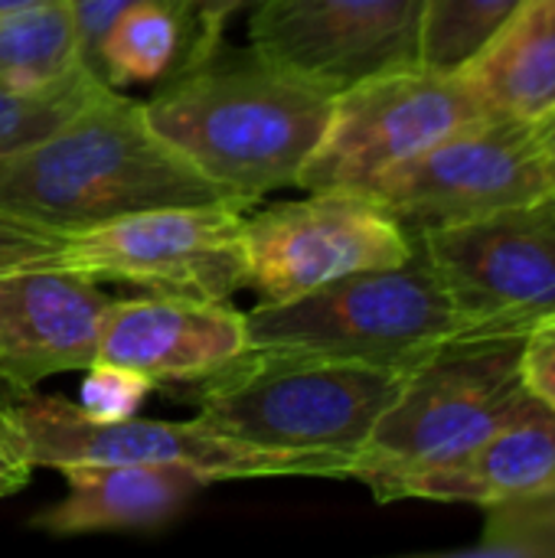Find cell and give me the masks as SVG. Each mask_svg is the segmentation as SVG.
Wrapping results in <instances>:
<instances>
[{"mask_svg": "<svg viewBox=\"0 0 555 558\" xmlns=\"http://www.w3.org/2000/svg\"><path fill=\"white\" fill-rule=\"evenodd\" d=\"M249 350L415 369L448 343L494 333L464 311L415 245L402 265L370 268L245 311Z\"/></svg>", "mask_w": 555, "mask_h": 558, "instance_id": "obj_4", "label": "cell"}, {"mask_svg": "<svg viewBox=\"0 0 555 558\" xmlns=\"http://www.w3.org/2000/svg\"><path fill=\"white\" fill-rule=\"evenodd\" d=\"M59 242H62V232L0 213V268L46 262L59 248Z\"/></svg>", "mask_w": 555, "mask_h": 558, "instance_id": "obj_26", "label": "cell"}, {"mask_svg": "<svg viewBox=\"0 0 555 558\" xmlns=\"http://www.w3.org/2000/svg\"><path fill=\"white\" fill-rule=\"evenodd\" d=\"M487 114L546 124L555 118V0H523L458 69Z\"/></svg>", "mask_w": 555, "mask_h": 558, "instance_id": "obj_17", "label": "cell"}, {"mask_svg": "<svg viewBox=\"0 0 555 558\" xmlns=\"http://www.w3.org/2000/svg\"><path fill=\"white\" fill-rule=\"evenodd\" d=\"M415 245L471 317L527 333L555 314V196L487 219L415 232Z\"/></svg>", "mask_w": 555, "mask_h": 558, "instance_id": "obj_11", "label": "cell"}, {"mask_svg": "<svg viewBox=\"0 0 555 558\" xmlns=\"http://www.w3.org/2000/svg\"><path fill=\"white\" fill-rule=\"evenodd\" d=\"M334 92L307 82L258 52L180 65L144 101L150 128L209 183L229 196L262 199L298 186L317 150Z\"/></svg>", "mask_w": 555, "mask_h": 558, "instance_id": "obj_1", "label": "cell"}, {"mask_svg": "<svg viewBox=\"0 0 555 558\" xmlns=\"http://www.w3.org/2000/svg\"><path fill=\"white\" fill-rule=\"evenodd\" d=\"M415 235L357 190H307L245 219L249 288L262 301H288L337 278L402 265Z\"/></svg>", "mask_w": 555, "mask_h": 558, "instance_id": "obj_10", "label": "cell"}, {"mask_svg": "<svg viewBox=\"0 0 555 558\" xmlns=\"http://www.w3.org/2000/svg\"><path fill=\"white\" fill-rule=\"evenodd\" d=\"M82 373H85V379L79 386V402L75 405L88 418H98V422H121V418L137 415L144 399L157 389L150 379L137 376L134 369L118 366V363L95 360Z\"/></svg>", "mask_w": 555, "mask_h": 558, "instance_id": "obj_23", "label": "cell"}, {"mask_svg": "<svg viewBox=\"0 0 555 558\" xmlns=\"http://www.w3.org/2000/svg\"><path fill=\"white\" fill-rule=\"evenodd\" d=\"M193 39V10L177 0H141L105 33L95 75L108 88L150 85L170 75Z\"/></svg>", "mask_w": 555, "mask_h": 558, "instance_id": "obj_18", "label": "cell"}, {"mask_svg": "<svg viewBox=\"0 0 555 558\" xmlns=\"http://www.w3.org/2000/svg\"><path fill=\"white\" fill-rule=\"evenodd\" d=\"M108 301L98 281L49 262L0 268V383L29 392L49 376L88 369Z\"/></svg>", "mask_w": 555, "mask_h": 558, "instance_id": "obj_13", "label": "cell"}, {"mask_svg": "<svg viewBox=\"0 0 555 558\" xmlns=\"http://www.w3.org/2000/svg\"><path fill=\"white\" fill-rule=\"evenodd\" d=\"M468 556L555 558V490L487 507L484 536Z\"/></svg>", "mask_w": 555, "mask_h": 558, "instance_id": "obj_22", "label": "cell"}, {"mask_svg": "<svg viewBox=\"0 0 555 558\" xmlns=\"http://www.w3.org/2000/svg\"><path fill=\"white\" fill-rule=\"evenodd\" d=\"M252 3L255 0H193V39H190L180 65H193V62L209 59L219 49L222 29L229 26V20L239 10H249Z\"/></svg>", "mask_w": 555, "mask_h": 558, "instance_id": "obj_27", "label": "cell"}, {"mask_svg": "<svg viewBox=\"0 0 555 558\" xmlns=\"http://www.w3.org/2000/svg\"><path fill=\"white\" fill-rule=\"evenodd\" d=\"M249 353L245 311L213 298H121L108 301L98 360L134 369L154 386L206 383Z\"/></svg>", "mask_w": 555, "mask_h": 558, "instance_id": "obj_14", "label": "cell"}, {"mask_svg": "<svg viewBox=\"0 0 555 558\" xmlns=\"http://www.w3.org/2000/svg\"><path fill=\"white\" fill-rule=\"evenodd\" d=\"M69 3V13L75 20V33H79V46H82V62L85 69L95 75V62H98V49H101V39L108 33V26L134 3L141 0H65ZM183 7L193 10V0H177ZM98 78V75H95Z\"/></svg>", "mask_w": 555, "mask_h": 558, "instance_id": "obj_25", "label": "cell"}, {"mask_svg": "<svg viewBox=\"0 0 555 558\" xmlns=\"http://www.w3.org/2000/svg\"><path fill=\"white\" fill-rule=\"evenodd\" d=\"M101 88L108 85L92 72L29 92L0 85V154L49 134L52 128L69 121L79 108H85Z\"/></svg>", "mask_w": 555, "mask_h": 558, "instance_id": "obj_21", "label": "cell"}, {"mask_svg": "<svg viewBox=\"0 0 555 558\" xmlns=\"http://www.w3.org/2000/svg\"><path fill=\"white\" fill-rule=\"evenodd\" d=\"M255 199L173 203L62 235L49 265L88 281H118L150 294L229 301L249 288L245 219Z\"/></svg>", "mask_w": 555, "mask_h": 558, "instance_id": "obj_6", "label": "cell"}, {"mask_svg": "<svg viewBox=\"0 0 555 558\" xmlns=\"http://www.w3.org/2000/svg\"><path fill=\"white\" fill-rule=\"evenodd\" d=\"M540 141H543V154H546V170H550V183H553L555 196V118L540 124Z\"/></svg>", "mask_w": 555, "mask_h": 558, "instance_id": "obj_29", "label": "cell"}, {"mask_svg": "<svg viewBox=\"0 0 555 558\" xmlns=\"http://www.w3.org/2000/svg\"><path fill=\"white\" fill-rule=\"evenodd\" d=\"M0 422L16 438L33 468H75V464H183L216 481L249 477H311L307 464L288 454L236 441L203 418L154 422L88 418L75 402L59 396L23 399L0 409Z\"/></svg>", "mask_w": 555, "mask_h": 558, "instance_id": "obj_9", "label": "cell"}, {"mask_svg": "<svg viewBox=\"0 0 555 558\" xmlns=\"http://www.w3.org/2000/svg\"><path fill=\"white\" fill-rule=\"evenodd\" d=\"M487 118L458 72L406 65L334 98L330 124L298 177L301 190H366L464 124Z\"/></svg>", "mask_w": 555, "mask_h": 558, "instance_id": "obj_7", "label": "cell"}, {"mask_svg": "<svg viewBox=\"0 0 555 558\" xmlns=\"http://www.w3.org/2000/svg\"><path fill=\"white\" fill-rule=\"evenodd\" d=\"M88 72L65 0H39L0 13V85L49 88Z\"/></svg>", "mask_w": 555, "mask_h": 558, "instance_id": "obj_19", "label": "cell"}, {"mask_svg": "<svg viewBox=\"0 0 555 558\" xmlns=\"http://www.w3.org/2000/svg\"><path fill=\"white\" fill-rule=\"evenodd\" d=\"M520 376L530 396L555 409V314L546 320H536L523 333Z\"/></svg>", "mask_w": 555, "mask_h": 558, "instance_id": "obj_24", "label": "cell"}, {"mask_svg": "<svg viewBox=\"0 0 555 558\" xmlns=\"http://www.w3.org/2000/svg\"><path fill=\"white\" fill-rule=\"evenodd\" d=\"M406 376L396 366L249 350L200 383L196 418L252 448L304 461L311 477L350 481Z\"/></svg>", "mask_w": 555, "mask_h": 558, "instance_id": "obj_3", "label": "cell"}, {"mask_svg": "<svg viewBox=\"0 0 555 558\" xmlns=\"http://www.w3.org/2000/svg\"><path fill=\"white\" fill-rule=\"evenodd\" d=\"M29 477H33V461L23 454L16 438L0 422V497L20 494L29 484Z\"/></svg>", "mask_w": 555, "mask_h": 558, "instance_id": "obj_28", "label": "cell"}, {"mask_svg": "<svg viewBox=\"0 0 555 558\" xmlns=\"http://www.w3.org/2000/svg\"><path fill=\"white\" fill-rule=\"evenodd\" d=\"M523 333H481L448 343L409 369L376 422L350 481L445 464L491 438L530 399L520 376Z\"/></svg>", "mask_w": 555, "mask_h": 558, "instance_id": "obj_5", "label": "cell"}, {"mask_svg": "<svg viewBox=\"0 0 555 558\" xmlns=\"http://www.w3.org/2000/svg\"><path fill=\"white\" fill-rule=\"evenodd\" d=\"M422 13L425 0H255L249 49L337 95L419 65Z\"/></svg>", "mask_w": 555, "mask_h": 558, "instance_id": "obj_12", "label": "cell"}, {"mask_svg": "<svg viewBox=\"0 0 555 558\" xmlns=\"http://www.w3.org/2000/svg\"><path fill=\"white\" fill-rule=\"evenodd\" d=\"M412 235L553 196L540 124L487 114L458 128L366 190Z\"/></svg>", "mask_w": 555, "mask_h": 558, "instance_id": "obj_8", "label": "cell"}, {"mask_svg": "<svg viewBox=\"0 0 555 558\" xmlns=\"http://www.w3.org/2000/svg\"><path fill=\"white\" fill-rule=\"evenodd\" d=\"M523 0H425L419 62L458 72Z\"/></svg>", "mask_w": 555, "mask_h": 558, "instance_id": "obj_20", "label": "cell"}, {"mask_svg": "<svg viewBox=\"0 0 555 558\" xmlns=\"http://www.w3.org/2000/svg\"><path fill=\"white\" fill-rule=\"evenodd\" d=\"M366 487L376 500H435L484 510L555 490V409L530 396L514 418L468 454L445 464L376 474Z\"/></svg>", "mask_w": 555, "mask_h": 558, "instance_id": "obj_15", "label": "cell"}, {"mask_svg": "<svg viewBox=\"0 0 555 558\" xmlns=\"http://www.w3.org/2000/svg\"><path fill=\"white\" fill-rule=\"evenodd\" d=\"M222 196L150 128L144 101L118 88H101L49 134L0 154V213L62 235Z\"/></svg>", "mask_w": 555, "mask_h": 558, "instance_id": "obj_2", "label": "cell"}, {"mask_svg": "<svg viewBox=\"0 0 555 558\" xmlns=\"http://www.w3.org/2000/svg\"><path fill=\"white\" fill-rule=\"evenodd\" d=\"M29 3H39V0H0V13L20 10V7H29Z\"/></svg>", "mask_w": 555, "mask_h": 558, "instance_id": "obj_30", "label": "cell"}, {"mask_svg": "<svg viewBox=\"0 0 555 558\" xmlns=\"http://www.w3.org/2000/svg\"><path fill=\"white\" fill-rule=\"evenodd\" d=\"M62 477L65 497L33 517V526L49 536L154 530L213 484L183 464H75Z\"/></svg>", "mask_w": 555, "mask_h": 558, "instance_id": "obj_16", "label": "cell"}]
</instances>
